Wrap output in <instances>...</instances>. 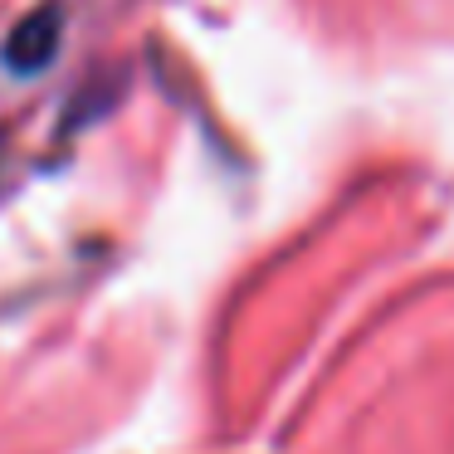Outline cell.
<instances>
[{
	"mask_svg": "<svg viewBox=\"0 0 454 454\" xmlns=\"http://www.w3.org/2000/svg\"><path fill=\"white\" fill-rule=\"evenodd\" d=\"M54 44H59V15L54 11H40L30 20H20L5 40V64L15 74H35L54 59Z\"/></svg>",
	"mask_w": 454,
	"mask_h": 454,
	"instance_id": "cell-1",
	"label": "cell"
}]
</instances>
